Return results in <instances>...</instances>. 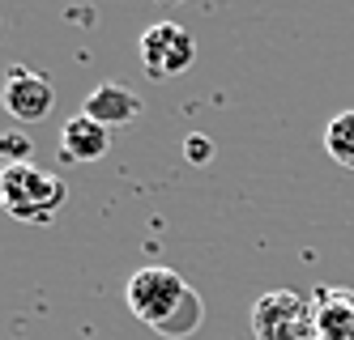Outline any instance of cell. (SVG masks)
<instances>
[{
	"label": "cell",
	"instance_id": "11",
	"mask_svg": "<svg viewBox=\"0 0 354 340\" xmlns=\"http://www.w3.org/2000/svg\"><path fill=\"white\" fill-rule=\"evenodd\" d=\"M184 158L196 162V166L209 162V158H214V141H209L205 132H188V137H184Z\"/></svg>",
	"mask_w": 354,
	"mask_h": 340
},
{
	"label": "cell",
	"instance_id": "4",
	"mask_svg": "<svg viewBox=\"0 0 354 340\" xmlns=\"http://www.w3.org/2000/svg\"><path fill=\"white\" fill-rule=\"evenodd\" d=\"M137 51H141V68L154 77V81H171V77H180V72L192 68L196 39L184 30L180 21H154V26H145Z\"/></svg>",
	"mask_w": 354,
	"mask_h": 340
},
{
	"label": "cell",
	"instance_id": "5",
	"mask_svg": "<svg viewBox=\"0 0 354 340\" xmlns=\"http://www.w3.org/2000/svg\"><path fill=\"white\" fill-rule=\"evenodd\" d=\"M0 102H5V111H9L17 123H39V119L52 115L56 90H52V81H47L43 72L13 64V68L5 72V86H0Z\"/></svg>",
	"mask_w": 354,
	"mask_h": 340
},
{
	"label": "cell",
	"instance_id": "10",
	"mask_svg": "<svg viewBox=\"0 0 354 340\" xmlns=\"http://www.w3.org/2000/svg\"><path fill=\"white\" fill-rule=\"evenodd\" d=\"M30 153H35V141L21 132V128H9V132H0V162H5V166L30 162Z\"/></svg>",
	"mask_w": 354,
	"mask_h": 340
},
{
	"label": "cell",
	"instance_id": "9",
	"mask_svg": "<svg viewBox=\"0 0 354 340\" xmlns=\"http://www.w3.org/2000/svg\"><path fill=\"white\" fill-rule=\"evenodd\" d=\"M324 149L337 166L354 170V111H337L324 123Z\"/></svg>",
	"mask_w": 354,
	"mask_h": 340
},
{
	"label": "cell",
	"instance_id": "13",
	"mask_svg": "<svg viewBox=\"0 0 354 340\" xmlns=\"http://www.w3.org/2000/svg\"><path fill=\"white\" fill-rule=\"evenodd\" d=\"M0 179H5V162H0Z\"/></svg>",
	"mask_w": 354,
	"mask_h": 340
},
{
	"label": "cell",
	"instance_id": "12",
	"mask_svg": "<svg viewBox=\"0 0 354 340\" xmlns=\"http://www.w3.org/2000/svg\"><path fill=\"white\" fill-rule=\"evenodd\" d=\"M158 5H188V0H158Z\"/></svg>",
	"mask_w": 354,
	"mask_h": 340
},
{
	"label": "cell",
	"instance_id": "2",
	"mask_svg": "<svg viewBox=\"0 0 354 340\" xmlns=\"http://www.w3.org/2000/svg\"><path fill=\"white\" fill-rule=\"evenodd\" d=\"M68 200L64 179L39 170L35 162H17L5 166V179H0V204L5 213L17 221H30V226H47Z\"/></svg>",
	"mask_w": 354,
	"mask_h": 340
},
{
	"label": "cell",
	"instance_id": "1",
	"mask_svg": "<svg viewBox=\"0 0 354 340\" xmlns=\"http://www.w3.org/2000/svg\"><path fill=\"white\" fill-rule=\"evenodd\" d=\"M124 302H129V310H133L145 328H154L167 340L192 336L201 328V315H205L201 294L175 268H162V264L133 272L129 290H124Z\"/></svg>",
	"mask_w": 354,
	"mask_h": 340
},
{
	"label": "cell",
	"instance_id": "6",
	"mask_svg": "<svg viewBox=\"0 0 354 340\" xmlns=\"http://www.w3.org/2000/svg\"><path fill=\"white\" fill-rule=\"evenodd\" d=\"M90 119H98L103 128H124V123H137L141 111H145V102L137 90L129 86H115V81H103V86H94L86 94V107H82Z\"/></svg>",
	"mask_w": 354,
	"mask_h": 340
},
{
	"label": "cell",
	"instance_id": "7",
	"mask_svg": "<svg viewBox=\"0 0 354 340\" xmlns=\"http://www.w3.org/2000/svg\"><path fill=\"white\" fill-rule=\"evenodd\" d=\"M107 149H111V128L90 119L86 111L64 119V128H60V158L64 162H98Z\"/></svg>",
	"mask_w": 354,
	"mask_h": 340
},
{
	"label": "cell",
	"instance_id": "8",
	"mask_svg": "<svg viewBox=\"0 0 354 340\" xmlns=\"http://www.w3.org/2000/svg\"><path fill=\"white\" fill-rule=\"evenodd\" d=\"M316 336L320 340H354V294L350 290L316 294Z\"/></svg>",
	"mask_w": 354,
	"mask_h": 340
},
{
	"label": "cell",
	"instance_id": "3",
	"mask_svg": "<svg viewBox=\"0 0 354 340\" xmlns=\"http://www.w3.org/2000/svg\"><path fill=\"white\" fill-rule=\"evenodd\" d=\"M252 332L257 340H320L316 306L295 290H269L252 302Z\"/></svg>",
	"mask_w": 354,
	"mask_h": 340
}]
</instances>
